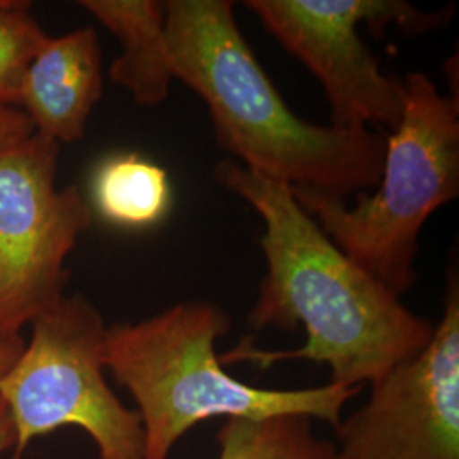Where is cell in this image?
<instances>
[{
    "mask_svg": "<svg viewBox=\"0 0 459 459\" xmlns=\"http://www.w3.org/2000/svg\"><path fill=\"white\" fill-rule=\"evenodd\" d=\"M403 82L405 109L386 134L375 195L349 208L344 197L290 186L328 238L398 298L417 282L413 264L427 218L459 195L458 100L441 96L420 72Z\"/></svg>",
    "mask_w": 459,
    "mask_h": 459,
    "instance_id": "277c9868",
    "label": "cell"
},
{
    "mask_svg": "<svg viewBox=\"0 0 459 459\" xmlns=\"http://www.w3.org/2000/svg\"><path fill=\"white\" fill-rule=\"evenodd\" d=\"M14 446V430L5 403L0 400V455L11 451Z\"/></svg>",
    "mask_w": 459,
    "mask_h": 459,
    "instance_id": "2e32d148",
    "label": "cell"
},
{
    "mask_svg": "<svg viewBox=\"0 0 459 459\" xmlns=\"http://www.w3.org/2000/svg\"><path fill=\"white\" fill-rule=\"evenodd\" d=\"M108 327L82 295H64L31 322V337L0 381L13 430V458L34 439L79 427L94 441L99 459H143V429L106 379Z\"/></svg>",
    "mask_w": 459,
    "mask_h": 459,
    "instance_id": "5b68a950",
    "label": "cell"
},
{
    "mask_svg": "<svg viewBox=\"0 0 459 459\" xmlns=\"http://www.w3.org/2000/svg\"><path fill=\"white\" fill-rule=\"evenodd\" d=\"M60 145L34 133L0 153V339L65 295L66 259L92 225L77 186H56Z\"/></svg>",
    "mask_w": 459,
    "mask_h": 459,
    "instance_id": "52a82bcc",
    "label": "cell"
},
{
    "mask_svg": "<svg viewBox=\"0 0 459 459\" xmlns=\"http://www.w3.org/2000/svg\"><path fill=\"white\" fill-rule=\"evenodd\" d=\"M248 11L322 82L332 126H398L405 109V82L381 72L358 26L373 33L396 26L405 34L429 33L449 24L455 7L424 11L402 0H248Z\"/></svg>",
    "mask_w": 459,
    "mask_h": 459,
    "instance_id": "8992f818",
    "label": "cell"
},
{
    "mask_svg": "<svg viewBox=\"0 0 459 459\" xmlns=\"http://www.w3.org/2000/svg\"><path fill=\"white\" fill-rule=\"evenodd\" d=\"M22 349H24V339L22 337L0 339V381L11 371L14 362L19 359Z\"/></svg>",
    "mask_w": 459,
    "mask_h": 459,
    "instance_id": "9a60e30c",
    "label": "cell"
},
{
    "mask_svg": "<svg viewBox=\"0 0 459 459\" xmlns=\"http://www.w3.org/2000/svg\"><path fill=\"white\" fill-rule=\"evenodd\" d=\"M216 439L218 459H335V444L316 437L307 415L229 419Z\"/></svg>",
    "mask_w": 459,
    "mask_h": 459,
    "instance_id": "7c38bea8",
    "label": "cell"
},
{
    "mask_svg": "<svg viewBox=\"0 0 459 459\" xmlns=\"http://www.w3.org/2000/svg\"><path fill=\"white\" fill-rule=\"evenodd\" d=\"M98 213L123 229H148L169 213L172 189L169 174L136 153H125L99 165L92 179Z\"/></svg>",
    "mask_w": 459,
    "mask_h": 459,
    "instance_id": "8fae6325",
    "label": "cell"
},
{
    "mask_svg": "<svg viewBox=\"0 0 459 459\" xmlns=\"http://www.w3.org/2000/svg\"><path fill=\"white\" fill-rule=\"evenodd\" d=\"M164 9L172 77L204 100L220 145L244 167L330 196L377 187L386 136L298 117L248 47L230 0H169Z\"/></svg>",
    "mask_w": 459,
    "mask_h": 459,
    "instance_id": "7a4b0ae2",
    "label": "cell"
},
{
    "mask_svg": "<svg viewBox=\"0 0 459 459\" xmlns=\"http://www.w3.org/2000/svg\"><path fill=\"white\" fill-rule=\"evenodd\" d=\"M231 327L229 313L208 301H189L134 324L108 327L104 368L136 403L143 429V459H169L193 427L212 419L307 415L333 427L361 388L325 386L269 390L225 371L216 341Z\"/></svg>",
    "mask_w": 459,
    "mask_h": 459,
    "instance_id": "3957f363",
    "label": "cell"
},
{
    "mask_svg": "<svg viewBox=\"0 0 459 459\" xmlns=\"http://www.w3.org/2000/svg\"><path fill=\"white\" fill-rule=\"evenodd\" d=\"M335 429V459H459L456 267L429 344L371 383L368 403Z\"/></svg>",
    "mask_w": 459,
    "mask_h": 459,
    "instance_id": "ba28073f",
    "label": "cell"
},
{
    "mask_svg": "<svg viewBox=\"0 0 459 459\" xmlns=\"http://www.w3.org/2000/svg\"><path fill=\"white\" fill-rule=\"evenodd\" d=\"M79 5L115 34L123 53L109 68L113 82L142 106H157L174 81L165 39L164 4L157 0H81Z\"/></svg>",
    "mask_w": 459,
    "mask_h": 459,
    "instance_id": "30bf717a",
    "label": "cell"
},
{
    "mask_svg": "<svg viewBox=\"0 0 459 459\" xmlns=\"http://www.w3.org/2000/svg\"><path fill=\"white\" fill-rule=\"evenodd\" d=\"M102 96V56L94 28L48 36L28 66L17 108L34 133L51 142L82 140L94 106Z\"/></svg>",
    "mask_w": 459,
    "mask_h": 459,
    "instance_id": "9c48e42d",
    "label": "cell"
},
{
    "mask_svg": "<svg viewBox=\"0 0 459 459\" xmlns=\"http://www.w3.org/2000/svg\"><path fill=\"white\" fill-rule=\"evenodd\" d=\"M214 176L248 203L265 227L261 248L267 273L247 325L254 330L303 325L307 332V342L291 351H264L247 337L220 356L223 366L250 362L265 369L305 359L327 364L328 383L362 388L429 344L434 325L347 257L298 204L290 186L235 160H221Z\"/></svg>",
    "mask_w": 459,
    "mask_h": 459,
    "instance_id": "6da1fadb",
    "label": "cell"
},
{
    "mask_svg": "<svg viewBox=\"0 0 459 459\" xmlns=\"http://www.w3.org/2000/svg\"><path fill=\"white\" fill-rule=\"evenodd\" d=\"M48 36L30 2L0 0V104L17 108L24 74Z\"/></svg>",
    "mask_w": 459,
    "mask_h": 459,
    "instance_id": "4fadbf2b",
    "label": "cell"
},
{
    "mask_svg": "<svg viewBox=\"0 0 459 459\" xmlns=\"http://www.w3.org/2000/svg\"><path fill=\"white\" fill-rule=\"evenodd\" d=\"M33 134V125L28 116L19 108L0 104V153L16 147Z\"/></svg>",
    "mask_w": 459,
    "mask_h": 459,
    "instance_id": "5bb4252c",
    "label": "cell"
}]
</instances>
